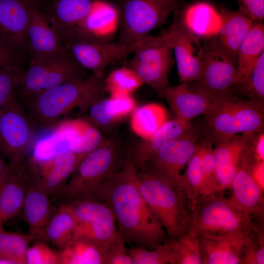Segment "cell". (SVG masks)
Returning a JSON list of instances; mask_svg holds the SVG:
<instances>
[{"label": "cell", "instance_id": "7a4b0ae2", "mask_svg": "<svg viewBox=\"0 0 264 264\" xmlns=\"http://www.w3.org/2000/svg\"><path fill=\"white\" fill-rule=\"evenodd\" d=\"M125 159L122 160L120 144L116 139H104L85 156L55 196L66 201L94 200L105 202L110 185Z\"/></svg>", "mask_w": 264, "mask_h": 264}, {"label": "cell", "instance_id": "1f68e13d", "mask_svg": "<svg viewBox=\"0 0 264 264\" xmlns=\"http://www.w3.org/2000/svg\"><path fill=\"white\" fill-rule=\"evenodd\" d=\"M58 253L60 264H104L101 249L83 238H73Z\"/></svg>", "mask_w": 264, "mask_h": 264}, {"label": "cell", "instance_id": "e0dca14e", "mask_svg": "<svg viewBox=\"0 0 264 264\" xmlns=\"http://www.w3.org/2000/svg\"><path fill=\"white\" fill-rule=\"evenodd\" d=\"M119 25L116 5L106 0H94L87 16L70 41L97 43L112 42L118 34Z\"/></svg>", "mask_w": 264, "mask_h": 264}, {"label": "cell", "instance_id": "603a6c76", "mask_svg": "<svg viewBox=\"0 0 264 264\" xmlns=\"http://www.w3.org/2000/svg\"><path fill=\"white\" fill-rule=\"evenodd\" d=\"M194 126L191 122L176 118L167 120L151 136L138 142L131 155L137 170H144L147 162L161 147L186 134Z\"/></svg>", "mask_w": 264, "mask_h": 264}, {"label": "cell", "instance_id": "ba28073f", "mask_svg": "<svg viewBox=\"0 0 264 264\" xmlns=\"http://www.w3.org/2000/svg\"><path fill=\"white\" fill-rule=\"evenodd\" d=\"M200 50V78L187 84L218 101L228 99L237 81V62L222 49L215 36L206 39Z\"/></svg>", "mask_w": 264, "mask_h": 264}, {"label": "cell", "instance_id": "5bb4252c", "mask_svg": "<svg viewBox=\"0 0 264 264\" xmlns=\"http://www.w3.org/2000/svg\"><path fill=\"white\" fill-rule=\"evenodd\" d=\"M64 46L84 68L103 77L109 65L132 54L138 42L97 43L73 40L65 43Z\"/></svg>", "mask_w": 264, "mask_h": 264}, {"label": "cell", "instance_id": "e575fe53", "mask_svg": "<svg viewBox=\"0 0 264 264\" xmlns=\"http://www.w3.org/2000/svg\"><path fill=\"white\" fill-rule=\"evenodd\" d=\"M104 83L106 92L111 97L131 95L143 84L135 71L128 66L111 71Z\"/></svg>", "mask_w": 264, "mask_h": 264}, {"label": "cell", "instance_id": "cb8c5ba5", "mask_svg": "<svg viewBox=\"0 0 264 264\" xmlns=\"http://www.w3.org/2000/svg\"><path fill=\"white\" fill-rule=\"evenodd\" d=\"M250 238L217 235L198 237L203 264H241L245 246Z\"/></svg>", "mask_w": 264, "mask_h": 264}, {"label": "cell", "instance_id": "7c38bea8", "mask_svg": "<svg viewBox=\"0 0 264 264\" xmlns=\"http://www.w3.org/2000/svg\"><path fill=\"white\" fill-rule=\"evenodd\" d=\"M201 135L200 127L194 126L186 134L161 147L147 162L144 170L172 183L183 191L190 201L189 188L182 172L194 154Z\"/></svg>", "mask_w": 264, "mask_h": 264}, {"label": "cell", "instance_id": "9c48e42d", "mask_svg": "<svg viewBox=\"0 0 264 264\" xmlns=\"http://www.w3.org/2000/svg\"><path fill=\"white\" fill-rule=\"evenodd\" d=\"M86 71L65 47L55 56L30 61L28 68L22 70L16 93L22 98L85 77Z\"/></svg>", "mask_w": 264, "mask_h": 264}, {"label": "cell", "instance_id": "836d02e7", "mask_svg": "<svg viewBox=\"0 0 264 264\" xmlns=\"http://www.w3.org/2000/svg\"><path fill=\"white\" fill-rule=\"evenodd\" d=\"M231 92L243 95L262 108L264 106V53L257 60L245 78L234 86Z\"/></svg>", "mask_w": 264, "mask_h": 264}, {"label": "cell", "instance_id": "4fadbf2b", "mask_svg": "<svg viewBox=\"0 0 264 264\" xmlns=\"http://www.w3.org/2000/svg\"><path fill=\"white\" fill-rule=\"evenodd\" d=\"M37 0H0V43L16 57L28 51L27 30Z\"/></svg>", "mask_w": 264, "mask_h": 264}, {"label": "cell", "instance_id": "7bdbcfd3", "mask_svg": "<svg viewBox=\"0 0 264 264\" xmlns=\"http://www.w3.org/2000/svg\"><path fill=\"white\" fill-rule=\"evenodd\" d=\"M125 243L122 241L112 249L105 256L104 264H132Z\"/></svg>", "mask_w": 264, "mask_h": 264}, {"label": "cell", "instance_id": "f1b7e54d", "mask_svg": "<svg viewBox=\"0 0 264 264\" xmlns=\"http://www.w3.org/2000/svg\"><path fill=\"white\" fill-rule=\"evenodd\" d=\"M264 53V25L262 22L254 21L238 50V78L235 85L242 81Z\"/></svg>", "mask_w": 264, "mask_h": 264}, {"label": "cell", "instance_id": "8d00e7d4", "mask_svg": "<svg viewBox=\"0 0 264 264\" xmlns=\"http://www.w3.org/2000/svg\"><path fill=\"white\" fill-rule=\"evenodd\" d=\"M202 145L199 140L197 149L189 161L184 174L190 193L191 208L200 195L203 185Z\"/></svg>", "mask_w": 264, "mask_h": 264}, {"label": "cell", "instance_id": "ab89813d", "mask_svg": "<svg viewBox=\"0 0 264 264\" xmlns=\"http://www.w3.org/2000/svg\"><path fill=\"white\" fill-rule=\"evenodd\" d=\"M202 145L203 185L200 195L213 194L215 175V154L213 145L200 138Z\"/></svg>", "mask_w": 264, "mask_h": 264}, {"label": "cell", "instance_id": "8992f818", "mask_svg": "<svg viewBox=\"0 0 264 264\" xmlns=\"http://www.w3.org/2000/svg\"><path fill=\"white\" fill-rule=\"evenodd\" d=\"M118 41L136 43L164 24L169 16L184 5L182 0H118Z\"/></svg>", "mask_w": 264, "mask_h": 264}, {"label": "cell", "instance_id": "9a60e30c", "mask_svg": "<svg viewBox=\"0 0 264 264\" xmlns=\"http://www.w3.org/2000/svg\"><path fill=\"white\" fill-rule=\"evenodd\" d=\"M173 22L167 30L176 63L181 83L197 81L201 72L200 47L196 51L197 40L195 33L175 13Z\"/></svg>", "mask_w": 264, "mask_h": 264}, {"label": "cell", "instance_id": "74e56055", "mask_svg": "<svg viewBox=\"0 0 264 264\" xmlns=\"http://www.w3.org/2000/svg\"><path fill=\"white\" fill-rule=\"evenodd\" d=\"M166 241L153 249L134 246L127 249L132 264H170Z\"/></svg>", "mask_w": 264, "mask_h": 264}, {"label": "cell", "instance_id": "484cf974", "mask_svg": "<svg viewBox=\"0 0 264 264\" xmlns=\"http://www.w3.org/2000/svg\"><path fill=\"white\" fill-rule=\"evenodd\" d=\"M94 0H54L49 19L61 34L64 44L74 34L90 11Z\"/></svg>", "mask_w": 264, "mask_h": 264}, {"label": "cell", "instance_id": "bcb514c9", "mask_svg": "<svg viewBox=\"0 0 264 264\" xmlns=\"http://www.w3.org/2000/svg\"><path fill=\"white\" fill-rule=\"evenodd\" d=\"M11 169L9 163L6 162L0 156V188L7 179Z\"/></svg>", "mask_w": 264, "mask_h": 264}, {"label": "cell", "instance_id": "d6986e66", "mask_svg": "<svg viewBox=\"0 0 264 264\" xmlns=\"http://www.w3.org/2000/svg\"><path fill=\"white\" fill-rule=\"evenodd\" d=\"M162 97L169 104L175 118L185 122H191L193 118L201 115L213 114L225 101L215 100L184 83L170 85Z\"/></svg>", "mask_w": 264, "mask_h": 264}, {"label": "cell", "instance_id": "30bf717a", "mask_svg": "<svg viewBox=\"0 0 264 264\" xmlns=\"http://www.w3.org/2000/svg\"><path fill=\"white\" fill-rule=\"evenodd\" d=\"M66 202L76 221L73 238L85 239L97 245L104 254L105 262L106 255L124 241L116 228L111 209L106 202L94 200Z\"/></svg>", "mask_w": 264, "mask_h": 264}, {"label": "cell", "instance_id": "ee69618b", "mask_svg": "<svg viewBox=\"0 0 264 264\" xmlns=\"http://www.w3.org/2000/svg\"><path fill=\"white\" fill-rule=\"evenodd\" d=\"M251 152L254 158L257 161H264V132L262 131L252 138Z\"/></svg>", "mask_w": 264, "mask_h": 264}, {"label": "cell", "instance_id": "277c9868", "mask_svg": "<svg viewBox=\"0 0 264 264\" xmlns=\"http://www.w3.org/2000/svg\"><path fill=\"white\" fill-rule=\"evenodd\" d=\"M137 181L141 194L169 239H176L190 232L192 211L183 191L147 170L137 172Z\"/></svg>", "mask_w": 264, "mask_h": 264}, {"label": "cell", "instance_id": "f546056e", "mask_svg": "<svg viewBox=\"0 0 264 264\" xmlns=\"http://www.w3.org/2000/svg\"><path fill=\"white\" fill-rule=\"evenodd\" d=\"M75 226L73 212L65 202L57 208L49 220L41 241L50 242L60 249L73 238Z\"/></svg>", "mask_w": 264, "mask_h": 264}, {"label": "cell", "instance_id": "f6af8a7d", "mask_svg": "<svg viewBox=\"0 0 264 264\" xmlns=\"http://www.w3.org/2000/svg\"><path fill=\"white\" fill-rule=\"evenodd\" d=\"M18 65V58L0 43V68Z\"/></svg>", "mask_w": 264, "mask_h": 264}, {"label": "cell", "instance_id": "7dc6e473", "mask_svg": "<svg viewBox=\"0 0 264 264\" xmlns=\"http://www.w3.org/2000/svg\"><path fill=\"white\" fill-rule=\"evenodd\" d=\"M2 221L0 219V228L2 227Z\"/></svg>", "mask_w": 264, "mask_h": 264}, {"label": "cell", "instance_id": "8fae6325", "mask_svg": "<svg viewBox=\"0 0 264 264\" xmlns=\"http://www.w3.org/2000/svg\"><path fill=\"white\" fill-rule=\"evenodd\" d=\"M34 124L16 95L0 109V153L11 167L23 165L34 137Z\"/></svg>", "mask_w": 264, "mask_h": 264}, {"label": "cell", "instance_id": "ac0fdd59", "mask_svg": "<svg viewBox=\"0 0 264 264\" xmlns=\"http://www.w3.org/2000/svg\"><path fill=\"white\" fill-rule=\"evenodd\" d=\"M87 154H77L65 149L47 160L41 161L32 157L26 159V163L38 176L49 196H53L63 188L79 163Z\"/></svg>", "mask_w": 264, "mask_h": 264}, {"label": "cell", "instance_id": "6da1fadb", "mask_svg": "<svg viewBox=\"0 0 264 264\" xmlns=\"http://www.w3.org/2000/svg\"><path fill=\"white\" fill-rule=\"evenodd\" d=\"M137 170L131 155L114 177L105 202L111 209L125 242L153 249L169 238L139 190Z\"/></svg>", "mask_w": 264, "mask_h": 264}, {"label": "cell", "instance_id": "52a82bcc", "mask_svg": "<svg viewBox=\"0 0 264 264\" xmlns=\"http://www.w3.org/2000/svg\"><path fill=\"white\" fill-rule=\"evenodd\" d=\"M128 66L162 97L170 85L168 78L174 65L173 47L167 30L155 36H147L138 42Z\"/></svg>", "mask_w": 264, "mask_h": 264}, {"label": "cell", "instance_id": "ffe728a7", "mask_svg": "<svg viewBox=\"0 0 264 264\" xmlns=\"http://www.w3.org/2000/svg\"><path fill=\"white\" fill-rule=\"evenodd\" d=\"M27 38L30 61L55 56L65 48L61 34L40 10L38 3L31 11Z\"/></svg>", "mask_w": 264, "mask_h": 264}, {"label": "cell", "instance_id": "d4e9b609", "mask_svg": "<svg viewBox=\"0 0 264 264\" xmlns=\"http://www.w3.org/2000/svg\"><path fill=\"white\" fill-rule=\"evenodd\" d=\"M220 28L215 36L222 49L237 62L239 47L254 21L239 10L220 9Z\"/></svg>", "mask_w": 264, "mask_h": 264}, {"label": "cell", "instance_id": "d590c367", "mask_svg": "<svg viewBox=\"0 0 264 264\" xmlns=\"http://www.w3.org/2000/svg\"><path fill=\"white\" fill-rule=\"evenodd\" d=\"M32 239L28 234L6 231L0 228V255L15 261L17 264H25V254Z\"/></svg>", "mask_w": 264, "mask_h": 264}, {"label": "cell", "instance_id": "b9f144b4", "mask_svg": "<svg viewBox=\"0 0 264 264\" xmlns=\"http://www.w3.org/2000/svg\"><path fill=\"white\" fill-rule=\"evenodd\" d=\"M239 9L254 21L262 22L264 19V0H237Z\"/></svg>", "mask_w": 264, "mask_h": 264}, {"label": "cell", "instance_id": "5b68a950", "mask_svg": "<svg viewBox=\"0 0 264 264\" xmlns=\"http://www.w3.org/2000/svg\"><path fill=\"white\" fill-rule=\"evenodd\" d=\"M189 233L249 239L261 229L252 218L236 208L223 193L200 195L193 206Z\"/></svg>", "mask_w": 264, "mask_h": 264}, {"label": "cell", "instance_id": "3957f363", "mask_svg": "<svg viewBox=\"0 0 264 264\" xmlns=\"http://www.w3.org/2000/svg\"><path fill=\"white\" fill-rule=\"evenodd\" d=\"M105 93L103 77L91 73L21 98V103L35 124L49 126L74 108L85 112Z\"/></svg>", "mask_w": 264, "mask_h": 264}, {"label": "cell", "instance_id": "4316f807", "mask_svg": "<svg viewBox=\"0 0 264 264\" xmlns=\"http://www.w3.org/2000/svg\"><path fill=\"white\" fill-rule=\"evenodd\" d=\"M11 167L0 188V219L2 222L15 217L22 210L29 180L24 164L19 167Z\"/></svg>", "mask_w": 264, "mask_h": 264}, {"label": "cell", "instance_id": "d6a6232c", "mask_svg": "<svg viewBox=\"0 0 264 264\" xmlns=\"http://www.w3.org/2000/svg\"><path fill=\"white\" fill-rule=\"evenodd\" d=\"M170 264H203V258L197 237L189 232L179 238L166 241Z\"/></svg>", "mask_w": 264, "mask_h": 264}, {"label": "cell", "instance_id": "44dd1931", "mask_svg": "<svg viewBox=\"0 0 264 264\" xmlns=\"http://www.w3.org/2000/svg\"><path fill=\"white\" fill-rule=\"evenodd\" d=\"M29 180L23 207V215L32 241H41L44 229L57 209L38 176L25 166Z\"/></svg>", "mask_w": 264, "mask_h": 264}, {"label": "cell", "instance_id": "2e32d148", "mask_svg": "<svg viewBox=\"0 0 264 264\" xmlns=\"http://www.w3.org/2000/svg\"><path fill=\"white\" fill-rule=\"evenodd\" d=\"M254 135L238 134L215 144L213 193H223L230 188L232 179L250 151Z\"/></svg>", "mask_w": 264, "mask_h": 264}, {"label": "cell", "instance_id": "4dcf8cb0", "mask_svg": "<svg viewBox=\"0 0 264 264\" xmlns=\"http://www.w3.org/2000/svg\"><path fill=\"white\" fill-rule=\"evenodd\" d=\"M166 109L158 103H149L136 108L132 113L131 126L142 139L149 138L168 120Z\"/></svg>", "mask_w": 264, "mask_h": 264}, {"label": "cell", "instance_id": "f35d334b", "mask_svg": "<svg viewBox=\"0 0 264 264\" xmlns=\"http://www.w3.org/2000/svg\"><path fill=\"white\" fill-rule=\"evenodd\" d=\"M22 70L18 65L0 68V109L16 95Z\"/></svg>", "mask_w": 264, "mask_h": 264}, {"label": "cell", "instance_id": "83f0119b", "mask_svg": "<svg viewBox=\"0 0 264 264\" xmlns=\"http://www.w3.org/2000/svg\"><path fill=\"white\" fill-rule=\"evenodd\" d=\"M136 103L131 95L104 97L91 103L88 112L90 122L101 126H108L123 119L133 112Z\"/></svg>", "mask_w": 264, "mask_h": 264}, {"label": "cell", "instance_id": "60d3db41", "mask_svg": "<svg viewBox=\"0 0 264 264\" xmlns=\"http://www.w3.org/2000/svg\"><path fill=\"white\" fill-rule=\"evenodd\" d=\"M25 261V264H60L58 251L53 250L42 241H36L28 246Z\"/></svg>", "mask_w": 264, "mask_h": 264}, {"label": "cell", "instance_id": "7402d4cb", "mask_svg": "<svg viewBox=\"0 0 264 264\" xmlns=\"http://www.w3.org/2000/svg\"><path fill=\"white\" fill-rule=\"evenodd\" d=\"M243 160L231 183V195L228 198L232 204L242 212L254 216L263 221L264 190L258 184L248 171L246 158Z\"/></svg>", "mask_w": 264, "mask_h": 264}]
</instances>
